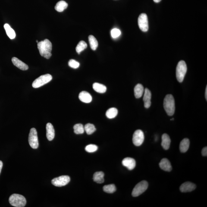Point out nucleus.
I'll list each match as a JSON object with an SVG mask.
<instances>
[{
  "label": "nucleus",
  "instance_id": "nucleus-28",
  "mask_svg": "<svg viewBox=\"0 0 207 207\" xmlns=\"http://www.w3.org/2000/svg\"><path fill=\"white\" fill-rule=\"evenodd\" d=\"M87 47V44L86 42L84 41H81L79 43L77 46H76V52L78 53V54H80V53L81 51H83L84 50L86 49Z\"/></svg>",
  "mask_w": 207,
  "mask_h": 207
},
{
  "label": "nucleus",
  "instance_id": "nucleus-35",
  "mask_svg": "<svg viewBox=\"0 0 207 207\" xmlns=\"http://www.w3.org/2000/svg\"><path fill=\"white\" fill-rule=\"evenodd\" d=\"M3 166V163L2 161L0 160V174H1V170Z\"/></svg>",
  "mask_w": 207,
  "mask_h": 207
},
{
  "label": "nucleus",
  "instance_id": "nucleus-16",
  "mask_svg": "<svg viewBox=\"0 0 207 207\" xmlns=\"http://www.w3.org/2000/svg\"><path fill=\"white\" fill-rule=\"evenodd\" d=\"M159 166L161 169L164 171L170 172L172 168L170 161L167 158H163L159 163Z\"/></svg>",
  "mask_w": 207,
  "mask_h": 207
},
{
  "label": "nucleus",
  "instance_id": "nucleus-15",
  "mask_svg": "<svg viewBox=\"0 0 207 207\" xmlns=\"http://www.w3.org/2000/svg\"><path fill=\"white\" fill-rule=\"evenodd\" d=\"M47 137L49 141L53 140L55 136V130L52 124L48 123L46 125Z\"/></svg>",
  "mask_w": 207,
  "mask_h": 207
},
{
  "label": "nucleus",
  "instance_id": "nucleus-3",
  "mask_svg": "<svg viewBox=\"0 0 207 207\" xmlns=\"http://www.w3.org/2000/svg\"><path fill=\"white\" fill-rule=\"evenodd\" d=\"M9 202L13 206L16 207H23L26 204V198L22 195L14 194L10 196Z\"/></svg>",
  "mask_w": 207,
  "mask_h": 207
},
{
  "label": "nucleus",
  "instance_id": "nucleus-21",
  "mask_svg": "<svg viewBox=\"0 0 207 207\" xmlns=\"http://www.w3.org/2000/svg\"><path fill=\"white\" fill-rule=\"evenodd\" d=\"M105 174L102 171H98L95 173L93 175V180L97 183L101 184L104 182Z\"/></svg>",
  "mask_w": 207,
  "mask_h": 207
},
{
  "label": "nucleus",
  "instance_id": "nucleus-9",
  "mask_svg": "<svg viewBox=\"0 0 207 207\" xmlns=\"http://www.w3.org/2000/svg\"><path fill=\"white\" fill-rule=\"evenodd\" d=\"M70 181V178L68 176H61L53 179L51 183L57 187H61L68 184Z\"/></svg>",
  "mask_w": 207,
  "mask_h": 207
},
{
  "label": "nucleus",
  "instance_id": "nucleus-1",
  "mask_svg": "<svg viewBox=\"0 0 207 207\" xmlns=\"http://www.w3.org/2000/svg\"><path fill=\"white\" fill-rule=\"evenodd\" d=\"M37 46L41 56L47 59L50 58L52 55L51 51L52 50V45L49 40L46 39L43 41L38 42Z\"/></svg>",
  "mask_w": 207,
  "mask_h": 207
},
{
  "label": "nucleus",
  "instance_id": "nucleus-33",
  "mask_svg": "<svg viewBox=\"0 0 207 207\" xmlns=\"http://www.w3.org/2000/svg\"><path fill=\"white\" fill-rule=\"evenodd\" d=\"M120 34H121V32L118 29H114L111 30V36L114 39L118 37L119 36H120Z\"/></svg>",
  "mask_w": 207,
  "mask_h": 207
},
{
  "label": "nucleus",
  "instance_id": "nucleus-17",
  "mask_svg": "<svg viewBox=\"0 0 207 207\" xmlns=\"http://www.w3.org/2000/svg\"><path fill=\"white\" fill-rule=\"evenodd\" d=\"M79 98L82 102L86 103H89L92 100V97L90 94L85 91L80 92L79 94Z\"/></svg>",
  "mask_w": 207,
  "mask_h": 207
},
{
  "label": "nucleus",
  "instance_id": "nucleus-38",
  "mask_svg": "<svg viewBox=\"0 0 207 207\" xmlns=\"http://www.w3.org/2000/svg\"><path fill=\"white\" fill-rule=\"evenodd\" d=\"M36 42H37V43H38V42H38V41L37 40H36Z\"/></svg>",
  "mask_w": 207,
  "mask_h": 207
},
{
  "label": "nucleus",
  "instance_id": "nucleus-31",
  "mask_svg": "<svg viewBox=\"0 0 207 207\" xmlns=\"http://www.w3.org/2000/svg\"><path fill=\"white\" fill-rule=\"evenodd\" d=\"M98 147L97 145L94 144H90L87 145L85 147V150L88 152L92 153L96 152L98 150Z\"/></svg>",
  "mask_w": 207,
  "mask_h": 207
},
{
  "label": "nucleus",
  "instance_id": "nucleus-24",
  "mask_svg": "<svg viewBox=\"0 0 207 207\" xmlns=\"http://www.w3.org/2000/svg\"><path fill=\"white\" fill-rule=\"evenodd\" d=\"M68 6V4L65 1H61L57 3L55 7V9L58 12H62Z\"/></svg>",
  "mask_w": 207,
  "mask_h": 207
},
{
  "label": "nucleus",
  "instance_id": "nucleus-32",
  "mask_svg": "<svg viewBox=\"0 0 207 207\" xmlns=\"http://www.w3.org/2000/svg\"><path fill=\"white\" fill-rule=\"evenodd\" d=\"M69 67L74 69H77L80 67V64L77 61L71 59L68 62Z\"/></svg>",
  "mask_w": 207,
  "mask_h": 207
},
{
  "label": "nucleus",
  "instance_id": "nucleus-37",
  "mask_svg": "<svg viewBox=\"0 0 207 207\" xmlns=\"http://www.w3.org/2000/svg\"><path fill=\"white\" fill-rule=\"evenodd\" d=\"M154 1L155 2L158 3L159 2H160L161 0H154Z\"/></svg>",
  "mask_w": 207,
  "mask_h": 207
},
{
  "label": "nucleus",
  "instance_id": "nucleus-4",
  "mask_svg": "<svg viewBox=\"0 0 207 207\" xmlns=\"http://www.w3.org/2000/svg\"><path fill=\"white\" fill-rule=\"evenodd\" d=\"M187 71V67L185 62L183 60L179 61L176 68V77L178 81L180 83L183 81Z\"/></svg>",
  "mask_w": 207,
  "mask_h": 207
},
{
  "label": "nucleus",
  "instance_id": "nucleus-8",
  "mask_svg": "<svg viewBox=\"0 0 207 207\" xmlns=\"http://www.w3.org/2000/svg\"><path fill=\"white\" fill-rule=\"evenodd\" d=\"M139 28L142 32H146L149 30V23L146 14L142 13L139 16L138 19Z\"/></svg>",
  "mask_w": 207,
  "mask_h": 207
},
{
  "label": "nucleus",
  "instance_id": "nucleus-30",
  "mask_svg": "<svg viewBox=\"0 0 207 207\" xmlns=\"http://www.w3.org/2000/svg\"><path fill=\"white\" fill-rule=\"evenodd\" d=\"M104 191L108 193H113L116 190L115 185L111 184L105 185L103 188Z\"/></svg>",
  "mask_w": 207,
  "mask_h": 207
},
{
  "label": "nucleus",
  "instance_id": "nucleus-20",
  "mask_svg": "<svg viewBox=\"0 0 207 207\" xmlns=\"http://www.w3.org/2000/svg\"><path fill=\"white\" fill-rule=\"evenodd\" d=\"M190 142L187 138H185L180 142V149L181 152L185 153L188 151L189 149Z\"/></svg>",
  "mask_w": 207,
  "mask_h": 207
},
{
  "label": "nucleus",
  "instance_id": "nucleus-27",
  "mask_svg": "<svg viewBox=\"0 0 207 207\" xmlns=\"http://www.w3.org/2000/svg\"><path fill=\"white\" fill-rule=\"evenodd\" d=\"M85 130L88 135H91L94 132L96 131V128L93 124H86L84 127Z\"/></svg>",
  "mask_w": 207,
  "mask_h": 207
},
{
  "label": "nucleus",
  "instance_id": "nucleus-2",
  "mask_svg": "<svg viewBox=\"0 0 207 207\" xmlns=\"http://www.w3.org/2000/svg\"><path fill=\"white\" fill-rule=\"evenodd\" d=\"M164 109L168 116H172L175 112V101L174 96L168 95L165 96L164 101Z\"/></svg>",
  "mask_w": 207,
  "mask_h": 207
},
{
  "label": "nucleus",
  "instance_id": "nucleus-29",
  "mask_svg": "<svg viewBox=\"0 0 207 207\" xmlns=\"http://www.w3.org/2000/svg\"><path fill=\"white\" fill-rule=\"evenodd\" d=\"M73 129L74 133L76 134H83L85 132V128L83 125L81 124H78L74 126Z\"/></svg>",
  "mask_w": 207,
  "mask_h": 207
},
{
  "label": "nucleus",
  "instance_id": "nucleus-10",
  "mask_svg": "<svg viewBox=\"0 0 207 207\" xmlns=\"http://www.w3.org/2000/svg\"><path fill=\"white\" fill-rule=\"evenodd\" d=\"M144 140V135L143 132L140 130H136L133 133V143L136 146H140Z\"/></svg>",
  "mask_w": 207,
  "mask_h": 207
},
{
  "label": "nucleus",
  "instance_id": "nucleus-25",
  "mask_svg": "<svg viewBox=\"0 0 207 207\" xmlns=\"http://www.w3.org/2000/svg\"><path fill=\"white\" fill-rule=\"evenodd\" d=\"M88 40L91 48L93 50H96L98 46V43L96 38L92 35H90L89 36Z\"/></svg>",
  "mask_w": 207,
  "mask_h": 207
},
{
  "label": "nucleus",
  "instance_id": "nucleus-13",
  "mask_svg": "<svg viewBox=\"0 0 207 207\" xmlns=\"http://www.w3.org/2000/svg\"><path fill=\"white\" fill-rule=\"evenodd\" d=\"M122 164L124 166L127 167L128 169L131 170L136 167V161L133 158L127 157L123 159Z\"/></svg>",
  "mask_w": 207,
  "mask_h": 207
},
{
  "label": "nucleus",
  "instance_id": "nucleus-36",
  "mask_svg": "<svg viewBox=\"0 0 207 207\" xmlns=\"http://www.w3.org/2000/svg\"><path fill=\"white\" fill-rule=\"evenodd\" d=\"M205 98L206 100H207V86H206L205 91Z\"/></svg>",
  "mask_w": 207,
  "mask_h": 207
},
{
  "label": "nucleus",
  "instance_id": "nucleus-19",
  "mask_svg": "<svg viewBox=\"0 0 207 207\" xmlns=\"http://www.w3.org/2000/svg\"><path fill=\"white\" fill-rule=\"evenodd\" d=\"M144 89L142 85L138 84L135 86L134 89V95L136 98H140L143 95Z\"/></svg>",
  "mask_w": 207,
  "mask_h": 207
},
{
  "label": "nucleus",
  "instance_id": "nucleus-12",
  "mask_svg": "<svg viewBox=\"0 0 207 207\" xmlns=\"http://www.w3.org/2000/svg\"><path fill=\"white\" fill-rule=\"evenodd\" d=\"M143 98V101L145 108L148 109L150 107L151 105V99L152 94L148 88H145Z\"/></svg>",
  "mask_w": 207,
  "mask_h": 207
},
{
  "label": "nucleus",
  "instance_id": "nucleus-22",
  "mask_svg": "<svg viewBox=\"0 0 207 207\" xmlns=\"http://www.w3.org/2000/svg\"><path fill=\"white\" fill-rule=\"evenodd\" d=\"M92 87L94 90L99 93H105L107 90V88L105 85L98 83H94Z\"/></svg>",
  "mask_w": 207,
  "mask_h": 207
},
{
  "label": "nucleus",
  "instance_id": "nucleus-11",
  "mask_svg": "<svg viewBox=\"0 0 207 207\" xmlns=\"http://www.w3.org/2000/svg\"><path fill=\"white\" fill-rule=\"evenodd\" d=\"M196 188V185L194 183L190 182H186L181 185L180 189L181 192L186 193L193 191Z\"/></svg>",
  "mask_w": 207,
  "mask_h": 207
},
{
  "label": "nucleus",
  "instance_id": "nucleus-7",
  "mask_svg": "<svg viewBox=\"0 0 207 207\" xmlns=\"http://www.w3.org/2000/svg\"><path fill=\"white\" fill-rule=\"evenodd\" d=\"M29 142L32 149H36L39 147L37 132L34 128L30 129L29 136Z\"/></svg>",
  "mask_w": 207,
  "mask_h": 207
},
{
  "label": "nucleus",
  "instance_id": "nucleus-23",
  "mask_svg": "<svg viewBox=\"0 0 207 207\" xmlns=\"http://www.w3.org/2000/svg\"><path fill=\"white\" fill-rule=\"evenodd\" d=\"M4 28L5 29L7 36L10 39H13L15 38L16 34L15 31L9 25L6 23L4 25Z\"/></svg>",
  "mask_w": 207,
  "mask_h": 207
},
{
  "label": "nucleus",
  "instance_id": "nucleus-14",
  "mask_svg": "<svg viewBox=\"0 0 207 207\" xmlns=\"http://www.w3.org/2000/svg\"><path fill=\"white\" fill-rule=\"evenodd\" d=\"M12 61L14 65L16 67H18L20 70H27L29 69L28 66L22 62L21 60H19L18 58L16 57H13L12 59Z\"/></svg>",
  "mask_w": 207,
  "mask_h": 207
},
{
  "label": "nucleus",
  "instance_id": "nucleus-34",
  "mask_svg": "<svg viewBox=\"0 0 207 207\" xmlns=\"http://www.w3.org/2000/svg\"><path fill=\"white\" fill-rule=\"evenodd\" d=\"M202 155L203 156H207V148L204 147L202 150Z\"/></svg>",
  "mask_w": 207,
  "mask_h": 207
},
{
  "label": "nucleus",
  "instance_id": "nucleus-26",
  "mask_svg": "<svg viewBox=\"0 0 207 207\" xmlns=\"http://www.w3.org/2000/svg\"><path fill=\"white\" fill-rule=\"evenodd\" d=\"M118 114V110L116 108H112L109 109L106 112V116L108 118L111 119L115 118Z\"/></svg>",
  "mask_w": 207,
  "mask_h": 207
},
{
  "label": "nucleus",
  "instance_id": "nucleus-5",
  "mask_svg": "<svg viewBox=\"0 0 207 207\" xmlns=\"http://www.w3.org/2000/svg\"><path fill=\"white\" fill-rule=\"evenodd\" d=\"M52 79V76L49 74L43 75L40 76L33 82L32 86L35 88L41 87L49 83Z\"/></svg>",
  "mask_w": 207,
  "mask_h": 207
},
{
  "label": "nucleus",
  "instance_id": "nucleus-18",
  "mask_svg": "<svg viewBox=\"0 0 207 207\" xmlns=\"http://www.w3.org/2000/svg\"><path fill=\"white\" fill-rule=\"evenodd\" d=\"M162 142H161V146L165 150H167L169 149L171 139L167 133H164L162 136Z\"/></svg>",
  "mask_w": 207,
  "mask_h": 207
},
{
  "label": "nucleus",
  "instance_id": "nucleus-6",
  "mask_svg": "<svg viewBox=\"0 0 207 207\" xmlns=\"http://www.w3.org/2000/svg\"><path fill=\"white\" fill-rule=\"evenodd\" d=\"M148 183L146 181H142L138 183L133 188L132 192V196L137 197L141 195L147 189Z\"/></svg>",
  "mask_w": 207,
  "mask_h": 207
}]
</instances>
